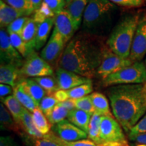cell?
I'll list each match as a JSON object with an SVG mask.
<instances>
[{
	"label": "cell",
	"instance_id": "cell-1",
	"mask_svg": "<svg viewBox=\"0 0 146 146\" xmlns=\"http://www.w3.org/2000/svg\"><path fill=\"white\" fill-rule=\"evenodd\" d=\"M105 45L100 36L80 33L67 43L58 67L91 79L97 75Z\"/></svg>",
	"mask_w": 146,
	"mask_h": 146
},
{
	"label": "cell",
	"instance_id": "cell-2",
	"mask_svg": "<svg viewBox=\"0 0 146 146\" xmlns=\"http://www.w3.org/2000/svg\"><path fill=\"white\" fill-rule=\"evenodd\" d=\"M107 94L113 116L129 134L146 113V83L111 86Z\"/></svg>",
	"mask_w": 146,
	"mask_h": 146
},
{
	"label": "cell",
	"instance_id": "cell-3",
	"mask_svg": "<svg viewBox=\"0 0 146 146\" xmlns=\"http://www.w3.org/2000/svg\"><path fill=\"white\" fill-rule=\"evenodd\" d=\"M139 19V14L124 16L110 34L106 44L120 57L129 58L133 38Z\"/></svg>",
	"mask_w": 146,
	"mask_h": 146
},
{
	"label": "cell",
	"instance_id": "cell-4",
	"mask_svg": "<svg viewBox=\"0 0 146 146\" xmlns=\"http://www.w3.org/2000/svg\"><path fill=\"white\" fill-rule=\"evenodd\" d=\"M116 5L109 0H89L84 12L83 32L98 35L108 24Z\"/></svg>",
	"mask_w": 146,
	"mask_h": 146
},
{
	"label": "cell",
	"instance_id": "cell-5",
	"mask_svg": "<svg viewBox=\"0 0 146 146\" xmlns=\"http://www.w3.org/2000/svg\"><path fill=\"white\" fill-rule=\"evenodd\" d=\"M105 86L146 83V65L143 62H135L113 73L103 81Z\"/></svg>",
	"mask_w": 146,
	"mask_h": 146
},
{
	"label": "cell",
	"instance_id": "cell-6",
	"mask_svg": "<svg viewBox=\"0 0 146 146\" xmlns=\"http://www.w3.org/2000/svg\"><path fill=\"white\" fill-rule=\"evenodd\" d=\"M133 62L130 58H123L112 52L106 44L104 47L101 63L97 71V75L102 81L108 76L117 72L120 69L132 64Z\"/></svg>",
	"mask_w": 146,
	"mask_h": 146
},
{
	"label": "cell",
	"instance_id": "cell-7",
	"mask_svg": "<svg viewBox=\"0 0 146 146\" xmlns=\"http://www.w3.org/2000/svg\"><path fill=\"white\" fill-rule=\"evenodd\" d=\"M21 76L25 77H41L52 76L54 70L52 66L49 64L33 51L25 60L23 65L20 68Z\"/></svg>",
	"mask_w": 146,
	"mask_h": 146
},
{
	"label": "cell",
	"instance_id": "cell-8",
	"mask_svg": "<svg viewBox=\"0 0 146 146\" xmlns=\"http://www.w3.org/2000/svg\"><path fill=\"white\" fill-rule=\"evenodd\" d=\"M100 137L102 143H127L123 127L114 116H102Z\"/></svg>",
	"mask_w": 146,
	"mask_h": 146
},
{
	"label": "cell",
	"instance_id": "cell-9",
	"mask_svg": "<svg viewBox=\"0 0 146 146\" xmlns=\"http://www.w3.org/2000/svg\"><path fill=\"white\" fill-rule=\"evenodd\" d=\"M67 43L56 29L54 28L50 39L41 52V57L49 64H58Z\"/></svg>",
	"mask_w": 146,
	"mask_h": 146
},
{
	"label": "cell",
	"instance_id": "cell-10",
	"mask_svg": "<svg viewBox=\"0 0 146 146\" xmlns=\"http://www.w3.org/2000/svg\"><path fill=\"white\" fill-rule=\"evenodd\" d=\"M0 57L1 64H12L20 68L25 62L24 58L11 43L8 33L4 29L0 31Z\"/></svg>",
	"mask_w": 146,
	"mask_h": 146
},
{
	"label": "cell",
	"instance_id": "cell-11",
	"mask_svg": "<svg viewBox=\"0 0 146 146\" xmlns=\"http://www.w3.org/2000/svg\"><path fill=\"white\" fill-rule=\"evenodd\" d=\"M146 55V14L140 18L137 27L129 58L133 62H141Z\"/></svg>",
	"mask_w": 146,
	"mask_h": 146
},
{
	"label": "cell",
	"instance_id": "cell-12",
	"mask_svg": "<svg viewBox=\"0 0 146 146\" xmlns=\"http://www.w3.org/2000/svg\"><path fill=\"white\" fill-rule=\"evenodd\" d=\"M52 131L58 137L66 141H79L88 137L87 133L67 120H64L54 125Z\"/></svg>",
	"mask_w": 146,
	"mask_h": 146
},
{
	"label": "cell",
	"instance_id": "cell-13",
	"mask_svg": "<svg viewBox=\"0 0 146 146\" xmlns=\"http://www.w3.org/2000/svg\"><path fill=\"white\" fill-rule=\"evenodd\" d=\"M56 76L59 89L62 90L68 91L83 84L92 83L91 78L60 67L56 69Z\"/></svg>",
	"mask_w": 146,
	"mask_h": 146
},
{
	"label": "cell",
	"instance_id": "cell-14",
	"mask_svg": "<svg viewBox=\"0 0 146 146\" xmlns=\"http://www.w3.org/2000/svg\"><path fill=\"white\" fill-rule=\"evenodd\" d=\"M54 28L62 36L66 43L72 39L77 31L72 17L65 9L55 16Z\"/></svg>",
	"mask_w": 146,
	"mask_h": 146
},
{
	"label": "cell",
	"instance_id": "cell-15",
	"mask_svg": "<svg viewBox=\"0 0 146 146\" xmlns=\"http://www.w3.org/2000/svg\"><path fill=\"white\" fill-rule=\"evenodd\" d=\"M21 76L20 68L12 64H1L0 66V83L10 85L14 88Z\"/></svg>",
	"mask_w": 146,
	"mask_h": 146
},
{
	"label": "cell",
	"instance_id": "cell-16",
	"mask_svg": "<svg viewBox=\"0 0 146 146\" xmlns=\"http://www.w3.org/2000/svg\"><path fill=\"white\" fill-rule=\"evenodd\" d=\"M27 16L21 11L0 1V25L1 29L7 28L12 22L18 18Z\"/></svg>",
	"mask_w": 146,
	"mask_h": 146
},
{
	"label": "cell",
	"instance_id": "cell-17",
	"mask_svg": "<svg viewBox=\"0 0 146 146\" xmlns=\"http://www.w3.org/2000/svg\"><path fill=\"white\" fill-rule=\"evenodd\" d=\"M88 2L89 0H72L66 7L65 10L72 17L76 30H78L83 22V14Z\"/></svg>",
	"mask_w": 146,
	"mask_h": 146
},
{
	"label": "cell",
	"instance_id": "cell-18",
	"mask_svg": "<svg viewBox=\"0 0 146 146\" xmlns=\"http://www.w3.org/2000/svg\"><path fill=\"white\" fill-rule=\"evenodd\" d=\"M55 17L47 18L38 25L35 40V50H39L44 46L47 42L49 36L54 25Z\"/></svg>",
	"mask_w": 146,
	"mask_h": 146
},
{
	"label": "cell",
	"instance_id": "cell-19",
	"mask_svg": "<svg viewBox=\"0 0 146 146\" xmlns=\"http://www.w3.org/2000/svg\"><path fill=\"white\" fill-rule=\"evenodd\" d=\"M38 25L39 24L36 23L33 18H29L21 34V37L31 52L35 50V40Z\"/></svg>",
	"mask_w": 146,
	"mask_h": 146
},
{
	"label": "cell",
	"instance_id": "cell-20",
	"mask_svg": "<svg viewBox=\"0 0 146 146\" xmlns=\"http://www.w3.org/2000/svg\"><path fill=\"white\" fill-rule=\"evenodd\" d=\"M92 115L85 111L78 109H74L69 112L68 120L71 123L79 128L82 131L88 133L89 125Z\"/></svg>",
	"mask_w": 146,
	"mask_h": 146
},
{
	"label": "cell",
	"instance_id": "cell-21",
	"mask_svg": "<svg viewBox=\"0 0 146 146\" xmlns=\"http://www.w3.org/2000/svg\"><path fill=\"white\" fill-rule=\"evenodd\" d=\"M19 83H21L25 91L34 100L36 104L39 106L42 99L47 94L44 89L33 78H26L22 80Z\"/></svg>",
	"mask_w": 146,
	"mask_h": 146
},
{
	"label": "cell",
	"instance_id": "cell-22",
	"mask_svg": "<svg viewBox=\"0 0 146 146\" xmlns=\"http://www.w3.org/2000/svg\"><path fill=\"white\" fill-rule=\"evenodd\" d=\"M1 100V103L6 107L17 125H20L25 108L14 96H8Z\"/></svg>",
	"mask_w": 146,
	"mask_h": 146
},
{
	"label": "cell",
	"instance_id": "cell-23",
	"mask_svg": "<svg viewBox=\"0 0 146 146\" xmlns=\"http://www.w3.org/2000/svg\"><path fill=\"white\" fill-rule=\"evenodd\" d=\"M96 112L101 116H113L111 112L110 104L104 95L99 92H94L89 95Z\"/></svg>",
	"mask_w": 146,
	"mask_h": 146
},
{
	"label": "cell",
	"instance_id": "cell-24",
	"mask_svg": "<svg viewBox=\"0 0 146 146\" xmlns=\"http://www.w3.org/2000/svg\"><path fill=\"white\" fill-rule=\"evenodd\" d=\"M13 94V96L18 100V101L30 112L33 113L36 108L39 107L34 100L25 91L21 83H18L14 87Z\"/></svg>",
	"mask_w": 146,
	"mask_h": 146
},
{
	"label": "cell",
	"instance_id": "cell-25",
	"mask_svg": "<svg viewBox=\"0 0 146 146\" xmlns=\"http://www.w3.org/2000/svg\"><path fill=\"white\" fill-rule=\"evenodd\" d=\"M20 125L29 135L32 137V138L41 139L44 137V135L41 134L36 129L34 123L31 112H29L28 110H27L25 108L23 111V115H22Z\"/></svg>",
	"mask_w": 146,
	"mask_h": 146
},
{
	"label": "cell",
	"instance_id": "cell-26",
	"mask_svg": "<svg viewBox=\"0 0 146 146\" xmlns=\"http://www.w3.org/2000/svg\"><path fill=\"white\" fill-rule=\"evenodd\" d=\"M102 116L101 115L96 112L92 115L89 125L88 133H87L89 139L99 145L103 144L100 137Z\"/></svg>",
	"mask_w": 146,
	"mask_h": 146
},
{
	"label": "cell",
	"instance_id": "cell-27",
	"mask_svg": "<svg viewBox=\"0 0 146 146\" xmlns=\"http://www.w3.org/2000/svg\"><path fill=\"white\" fill-rule=\"evenodd\" d=\"M32 114L34 123L38 131L43 135L50 133L51 127H52L51 123L39 107L35 110Z\"/></svg>",
	"mask_w": 146,
	"mask_h": 146
},
{
	"label": "cell",
	"instance_id": "cell-28",
	"mask_svg": "<svg viewBox=\"0 0 146 146\" xmlns=\"http://www.w3.org/2000/svg\"><path fill=\"white\" fill-rule=\"evenodd\" d=\"M33 78L44 89L47 96H52L60 89L56 78L54 76H47Z\"/></svg>",
	"mask_w": 146,
	"mask_h": 146
},
{
	"label": "cell",
	"instance_id": "cell-29",
	"mask_svg": "<svg viewBox=\"0 0 146 146\" xmlns=\"http://www.w3.org/2000/svg\"><path fill=\"white\" fill-rule=\"evenodd\" d=\"M15 123L8 110L1 103L0 104V126L1 130H15Z\"/></svg>",
	"mask_w": 146,
	"mask_h": 146
},
{
	"label": "cell",
	"instance_id": "cell-30",
	"mask_svg": "<svg viewBox=\"0 0 146 146\" xmlns=\"http://www.w3.org/2000/svg\"><path fill=\"white\" fill-rule=\"evenodd\" d=\"M45 137L50 138L54 140L56 143L59 144L60 146H100L97 145L96 143L89 139L79 140L76 141H66L58 137L54 132H50L47 135H45Z\"/></svg>",
	"mask_w": 146,
	"mask_h": 146
},
{
	"label": "cell",
	"instance_id": "cell-31",
	"mask_svg": "<svg viewBox=\"0 0 146 146\" xmlns=\"http://www.w3.org/2000/svg\"><path fill=\"white\" fill-rule=\"evenodd\" d=\"M9 34V36H10V39L11 41V43H12V45L15 47L16 50L18 51V52L20 53V54L24 58H26L29 56V54L31 53H32L29 48L27 46L23 38L21 37V36L20 35L16 34V33H10Z\"/></svg>",
	"mask_w": 146,
	"mask_h": 146
},
{
	"label": "cell",
	"instance_id": "cell-32",
	"mask_svg": "<svg viewBox=\"0 0 146 146\" xmlns=\"http://www.w3.org/2000/svg\"><path fill=\"white\" fill-rule=\"evenodd\" d=\"M93 90H94V88H93L92 83H89L74 87L67 91V93L70 99L76 100L92 94Z\"/></svg>",
	"mask_w": 146,
	"mask_h": 146
},
{
	"label": "cell",
	"instance_id": "cell-33",
	"mask_svg": "<svg viewBox=\"0 0 146 146\" xmlns=\"http://www.w3.org/2000/svg\"><path fill=\"white\" fill-rule=\"evenodd\" d=\"M69 112L70 111L68 109L58 104L47 118L51 125H54L65 120L66 118L68 117Z\"/></svg>",
	"mask_w": 146,
	"mask_h": 146
},
{
	"label": "cell",
	"instance_id": "cell-34",
	"mask_svg": "<svg viewBox=\"0 0 146 146\" xmlns=\"http://www.w3.org/2000/svg\"><path fill=\"white\" fill-rule=\"evenodd\" d=\"M5 3L23 12L27 16H28L35 11L29 0H2Z\"/></svg>",
	"mask_w": 146,
	"mask_h": 146
},
{
	"label": "cell",
	"instance_id": "cell-35",
	"mask_svg": "<svg viewBox=\"0 0 146 146\" xmlns=\"http://www.w3.org/2000/svg\"><path fill=\"white\" fill-rule=\"evenodd\" d=\"M55 16H56V14L49 8L48 5L45 4V3L42 2L39 8L35 11L33 18L36 23L39 24L45 21L47 18H54Z\"/></svg>",
	"mask_w": 146,
	"mask_h": 146
},
{
	"label": "cell",
	"instance_id": "cell-36",
	"mask_svg": "<svg viewBox=\"0 0 146 146\" xmlns=\"http://www.w3.org/2000/svg\"><path fill=\"white\" fill-rule=\"evenodd\" d=\"M58 103L59 102L54 98L53 95L46 96L42 99L41 102L39 103V108L43 114L46 116V117H47Z\"/></svg>",
	"mask_w": 146,
	"mask_h": 146
},
{
	"label": "cell",
	"instance_id": "cell-37",
	"mask_svg": "<svg viewBox=\"0 0 146 146\" xmlns=\"http://www.w3.org/2000/svg\"><path fill=\"white\" fill-rule=\"evenodd\" d=\"M74 101L76 109L85 111L91 115L96 112V110H95L94 104H93L89 96L83 97L79 99L74 100Z\"/></svg>",
	"mask_w": 146,
	"mask_h": 146
},
{
	"label": "cell",
	"instance_id": "cell-38",
	"mask_svg": "<svg viewBox=\"0 0 146 146\" xmlns=\"http://www.w3.org/2000/svg\"><path fill=\"white\" fill-rule=\"evenodd\" d=\"M29 18L28 16H23V17L17 18L7 27V31L8 33H16L21 35L22 31Z\"/></svg>",
	"mask_w": 146,
	"mask_h": 146
},
{
	"label": "cell",
	"instance_id": "cell-39",
	"mask_svg": "<svg viewBox=\"0 0 146 146\" xmlns=\"http://www.w3.org/2000/svg\"><path fill=\"white\" fill-rule=\"evenodd\" d=\"M146 133V114L133 127L129 133V139L137 136L139 135Z\"/></svg>",
	"mask_w": 146,
	"mask_h": 146
},
{
	"label": "cell",
	"instance_id": "cell-40",
	"mask_svg": "<svg viewBox=\"0 0 146 146\" xmlns=\"http://www.w3.org/2000/svg\"><path fill=\"white\" fill-rule=\"evenodd\" d=\"M43 2L48 5L56 15L64 10L67 5L65 0H43Z\"/></svg>",
	"mask_w": 146,
	"mask_h": 146
},
{
	"label": "cell",
	"instance_id": "cell-41",
	"mask_svg": "<svg viewBox=\"0 0 146 146\" xmlns=\"http://www.w3.org/2000/svg\"><path fill=\"white\" fill-rule=\"evenodd\" d=\"M115 5L126 8H139L144 4V0H109Z\"/></svg>",
	"mask_w": 146,
	"mask_h": 146
},
{
	"label": "cell",
	"instance_id": "cell-42",
	"mask_svg": "<svg viewBox=\"0 0 146 146\" xmlns=\"http://www.w3.org/2000/svg\"><path fill=\"white\" fill-rule=\"evenodd\" d=\"M33 139L35 146H60L54 140L45 136L41 139L33 138Z\"/></svg>",
	"mask_w": 146,
	"mask_h": 146
},
{
	"label": "cell",
	"instance_id": "cell-43",
	"mask_svg": "<svg viewBox=\"0 0 146 146\" xmlns=\"http://www.w3.org/2000/svg\"><path fill=\"white\" fill-rule=\"evenodd\" d=\"M53 96L54 98L58 100V102H63L66 101L67 100L69 99V97L67 93V91L62 90V89H59V90L55 92Z\"/></svg>",
	"mask_w": 146,
	"mask_h": 146
},
{
	"label": "cell",
	"instance_id": "cell-44",
	"mask_svg": "<svg viewBox=\"0 0 146 146\" xmlns=\"http://www.w3.org/2000/svg\"><path fill=\"white\" fill-rule=\"evenodd\" d=\"M12 87H11L10 85H5V84H0V97H1V99L4 98L11 94L12 91Z\"/></svg>",
	"mask_w": 146,
	"mask_h": 146
},
{
	"label": "cell",
	"instance_id": "cell-45",
	"mask_svg": "<svg viewBox=\"0 0 146 146\" xmlns=\"http://www.w3.org/2000/svg\"><path fill=\"white\" fill-rule=\"evenodd\" d=\"M0 146H16V145L11 136H1L0 137Z\"/></svg>",
	"mask_w": 146,
	"mask_h": 146
},
{
	"label": "cell",
	"instance_id": "cell-46",
	"mask_svg": "<svg viewBox=\"0 0 146 146\" xmlns=\"http://www.w3.org/2000/svg\"><path fill=\"white\" fill-rule=\"evenodd\" d=\"M59 104L62 106L66 108V109H68L69 111H72V110L75 109V104H74V101L73 99H70L69 98L68 100H67L66 101L63 102H59Z\"/></svg>",
	"mask_w": 146,
	"mask_h": 146
},
{
	"label": "cell",
	"instance_id": "cell-47",
	"mask_svg": "<svg viewBox=\"0 0 146 146\" xmlns=\"http://www.w3.org/2000/svg\"><path fill=\"white\" fill-rule=\"evenodd\" d=\"M129 139H130L131 141H136L139 143L142 144V145H146V133H145V134L139 135Z\"/></svg>",
	"mask_w": 146,
	"mask_h": 146
},
{
	"label": "cell",
	"instance_id": "cell-48",
	"mask_svg": "<svg viewBox=\"0 0 146 146\" xmlns=\"http://www.w3.org/2000/svg\"><path fill=\"white\" fill-rule=\"evenodd\" d=\"M29 1L31 3L34 11L38 10L39 7L41 6L42 2H43V0H29Z\"/></svg>",
	"mask_w": 146,
	"mask_h": 146
},
{
	"label": "cell",
	"instance_id": "cell-49",
	"mask_svg": "<svg viewBox=\"0 0 146 146\" xmlns=\"http://www.w3.org/2000/svg\"><path fill=\"white\" fill-rule=\"evenodd\" d=\"M100 146H129L127 143H119V142H115V143H105L100 145Z\"/></svg>",
	"mask_w": 146,
	"mask_h": 146
},
{
	"label": "cell",
	"instance_id": "cell-50",
	"mask_svg": "<svg viewBox=\"0 0 146 146\" xmlns=\"http://www.w3.org/2000/svg\"><path fill=\"white\" fill-rule=\"evenodd\" d=\"M65 1H66V2L67 5H68V4H69V3L71 2V1H72V0H65Z\"/></svg>",
	"mask_w": 146,
	"mask_h": 146
},
{
	"label": "cell",
	"instance_id": "cell-51",
	"mask_svg": "<svg viewBox=\"0 0 146 146\" xmlns=\"http://www.w3.org/2000/svg\"><path fill=\"white\" fill-rule=\"evenodd\" d=\"M145 65H146V60H145Z\"/></svg>",
	"mask_w": 146,
	"mask_h": 146
},
{
	"label": "cell",
	"instance_id": "cell-52",
	"mask_svg": "<svg viewBox=\"0 0 146 146\" xmlns=\"http://www.w3.org/2000/svg\"><path fill=\"white\" fill-rule=\"evenodd\" d=\"M144 1H146V0H144Z\"/></svg>",
	"mask_w": 146,
	"mask_h": 146
}]
</instances>
